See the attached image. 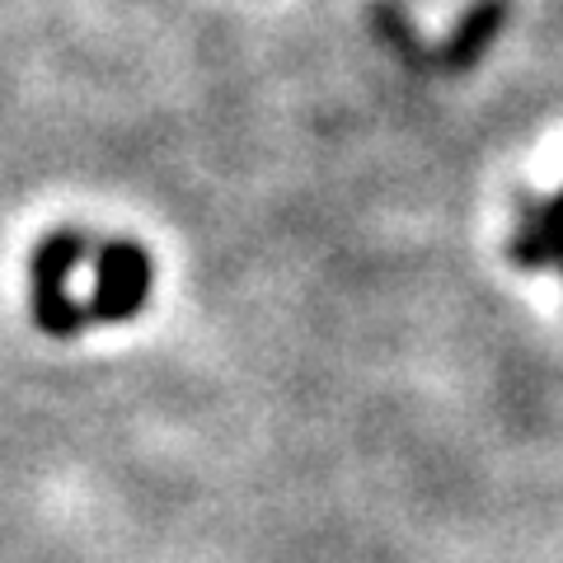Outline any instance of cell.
Wrapping results in <instances>:
<instances>
[{"label": "cell", "mask_w": 563, "mask_h": 563, "mask_svg": "<svg viewBox=\"0 0 563 563\" xmlns=\"http://www.w3.org/2000/svg\"><path fill=\"white\" fill-rule=\"evenodd\" d=\"M507 20V5L503 0H479L461 24H455L451 43H446V62L451 66H474L484 57V52L493 47V38H498V29Z\"/></svg>", "instance_id": "cell-4"}, {"label": "cell", "mask_w": 563, "mask_h": 563, "mask_svg": "<svg viewBox=\"0 0 563 563\" xmlns=\"http://www.w3.org/2000/svg\"><path fill=\"white\" fill-rule=\"evenodd\" d=\"M29 310H33V324H38L47 339H76V333L90 324L85 306L66 287H57V282H29Z\"/></svg>", "instance_id": "cell-3"}, {"label": "cell", "mask_w": 563, "mask_h": 563, "mask_svg": "<svg viewBox=\"0 0 563 563\" xmlns=\"http://www.w3.org/2000/svg\"><path fill=\"white\" fill-rule=\"evenodd\" d=\"M507 254H512V263H517V268H526V273L554 268L559 240H554V211H550V198H544V202H526V207H521Z\"/></svg>", "instance_id": "cell-2"}, {"label": "cell", "mask_w": 563, "mask_h": 563, "mask_svg": "<svg viewBox=\"0 0 563 563\" xmlns=\"http://www.w3.org/2000/svg\"><path fill=\"white\" fill-rule=\"evenodd\" d=\"M550 211H554V240H559V258H554V268L563 273V188L550 198Z\"/></svg>", "instance_id": "cell-5"}, {"label": "cell", "mask_w": 563, "mask_h": 563, "mask_svg": "<svg viewBox=\"0 0 563 563\" xmlns=\"http://www.w3.org/2000/svg\"><path fill=\"white\" fill-rule=\"evenodd\" d=\"M151 282H155V263L136 240L103 244V250H95V291L85 314L103 324H128L146 310Z\"/></svg>", "instance_id": "cell-1"}]
</instances>
